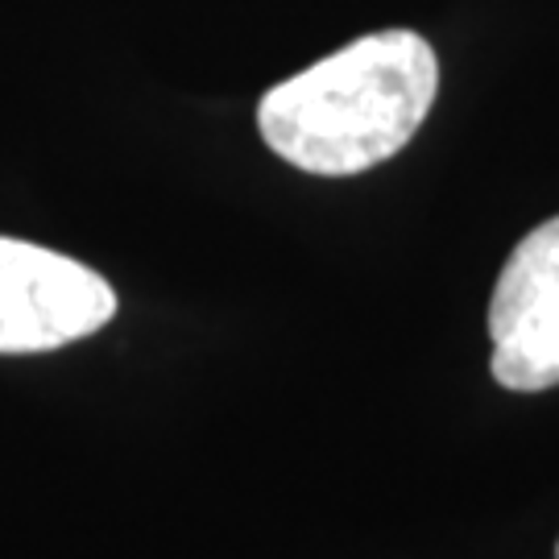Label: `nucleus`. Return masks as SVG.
<instances>
[{
	"instance_id": "obj_1",
	"label": "nucleus",
	"mask_w": 559,
	"mask_h": 559,
	"mask_svg": "<svg viewBox=\"0 0 559 559\" xmlns=\"http://www.w3.org/2000/svg\"><path fill=\"white\" fill-rule=\"evenodd\" d=\"M440 92L436 50L415 29H381L270 87L258 129L282 162L348 179L394 158Z\"/></svg>"
},
{
	"instance_id": "obj_3",
	"label": "nucleus",
	"mask_w": 559,
	"mask_h": 559,
	"mask_svg": "<svg viewBox=\"0 0 559 559\" xmlns=\"http://www.w3.org/2000/svg\"><path fill=\"white\" fill-rule=\"evenodd\" d=\"M493 378L506 390L539 394L559 385V216L514 245L489 299Z\"/></svg>"
},
{
	"instance_id": "obj_2",
	"label": "nucleus",
	"mask_w": 559,
	"mask_h": 559,
	"mask_svg": "<svg viewBox=\"0 0 559 559\" xmlns=\"http://www.w3.org/2000/svg\"><path fill=\"white\" fill-rule=\"evenodd\" d=\"M117 316L112 286L83 261L0 237V353H50Z\"/></svg>"
},
{
	"instance_id": "obj_4",
	"label": "nucleus",
	"mask_w": 559,
	"mask_h": 559,
	"mask_svg": "<svg viewBox=\"0 0 559 559\" xmlns=\"http://www.w3.org/2000/svg\"><path fill=\"white\" fill-rule=\"evenodd\" d=\"M556 559H559V543H556Z\"/></svg>"
}]
</instances>
